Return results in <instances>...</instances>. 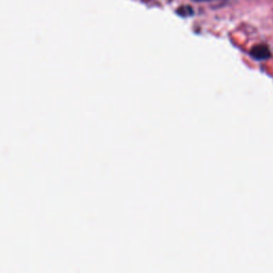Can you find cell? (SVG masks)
<instances>
[{
	"label": "cell",
	"mask_w": 273,
	"mask_h": 273,
	"mask_svg": "<svg viewBox=\"0 0 273 273\" xmlns=\"http://www.w3.org/2000/svg\"><path fill=\"white\" fill-rule=\"evenodd\" d=\"M250 55H251V57H253L255 59V60H260V61L267 60V59H269L271 57L269 47L265 44L255 45L251 49Z\"/></svg>",
	"instance_id": "obj_1"
},
{
	"label": "cell",
	"mask_w": 273,
	"mask_h": 273,
	"mask_svg": "<svg viewBox=\"0 0 273 273\" xmlns=\"http://www.w3.org/2000/svg\"><path fill=\"white\" fill-rule=\"evenodd\" d=\"M177 13L181 14L182 16L184 17H188V16H191L193 15V10L191 7H189V6H183L181 8H179V10H177Z\"/></svg>",
	"instance_id": "obj_2"
},
{
	"label": "cell",
	"mask_w": 273,
	"mask_h": 273,
	"mask_svg": "<svg viewBox=\"0 0 273 273\" xmlns=\"http://www.w3.org/2000/svg\"><path fill=\"white\" fill-rule=\"evenodd\" d=\"M194 3H204V2H210V0H192Z\"/></svg>",
	"instance_id": "obj_3"
}]
</instances>
